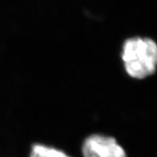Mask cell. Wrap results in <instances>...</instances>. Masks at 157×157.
<instances>
[{"instance_id": "cell-1", "label": "cell", "mask_w": 157, "mask_h": 157, "mask_svg": "<svg viewBox=\"0 0 157 157\" xmlns=\"http://www.w3.org/2000/svg\"><path fill=\"white\" fill-rule=\"evenodd\" d=\"M122 60L131 77L142 79L152 75L157 68V44L146 37L129 38L124 43Z\"/></svg>"}, {"instance_id": "cell-2", "label": "cell", "mask_w": 157, "mask_h": 157, "mask_svg": "<svg viewBox=\"0 0 157 157\" xmlns=\"http://www.w3.org/2000/svg\"><path fill=\"white\" fill-rule=\"evenodd\" d=\"M84 157H127L124 149L112 137L93 135L82 145Z\"/></svg>"}, {"instance_id": "cell-3", "label": "cell", "mask_w": 157, "mask_h": 157, "mask_svg": "<svg viewBox=\"0 0 157 157\" xmlns=\"http://www.w3.org/2000/svg\"><path fill=\"white\" fill-rule=\"evenodd\" d=\"M30 157H71L62 151L42 144H34L31 150Z\"/></svg>"}]
</instances>
